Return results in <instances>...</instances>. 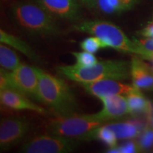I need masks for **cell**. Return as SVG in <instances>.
Listing matches in <instances>:
<instances>
[{"mask_svg":"<svg viewBox=\"0 0 153 153\" xmlns=\"http://www.w3.org/2000/svg\"><path fill=\"white\" fill-rule=\"evenodd\" d=\"M72 54L74 57L76 64L79 67H89L99 62L98 59L93 53L82 51L81 52H73Z\"/></svg>","mask_w":153,"mask_h":153,"instance_id":"cell-22","label":"cell"},{"mask_svg":"<svg viewBox=\"0 0 153 153\" xmlns=\"http://www.w3.org/2000/svg\"><path fill=\"white\" fill-rule=\"evenodd\" d=\"M148 122H149L148 124L153 128V108H152V107H151L150 111L148 112Z\"/></svg>","mask_w":153,"mask_h":153,"instance_id":"cell-27","label":"cell"},{"mask_svg":"<svg viewBox=\"0 0 153 153\" xmlns=\"http://www.w3.org/2000/svg\"><path fill=\"white\" fill-rule=\"evenodd\" d=\"M30 130L27 120L17 117H7L0 123V150H8L24 138Z\"/></svg>","mask_w":153,"mask_h":153,"instance_id":"cell-8","label":"cell"},{"mask_svg":"<svg viewBox=\"0 0 153 153\" xmlns=\"http://www.w3.org/2000/svg\"><path fill=\"white\" fill-rule=\"evenodd\" d=\"M0 102L2 106L11 110L29 111L40 114H46V109L36 104L24 94L13 89H0Z\"/></svg>","mask_w":153,"mask_h":153,"instance_id":"cell-10","label":"cell"},{"mask_svg":"<svg viewBox=\"0 0 153 153\" xmlns=\"http://www.w3.org/2000/svg\"><path fill=\"white\" fill-rule=\"evenodd\" d=\"M99 99L102 102V108L94 115L104 123L130 114L127 99L123 95L110 96Z\"/></svg>","mask_w":153,"mask_h":153,"instance_id":"cell-11","label":"cell"},{"mask_svg":"<svg viewBox=\"0 0 153 153\" xmlns=\"http://www.w3.org/2000/svg\"><path fill=\"white\" fill-rule=\"evenodd\" d=\"M117 140L114 132L105 123L86 134L81 140H99L111 148L118 145Z\"/></svg>","mask_w":153,"mask_h":153,"instance_id":"cell-17","label":"cell"},{"mask_svg":"<svg viewBox=\"0 0 153 153\" xmlns=\"http://www.w3.org/2000/svg\"><path fill=\"white\" fill-rule=\"evenodd\" d=\"M73 29L97 36L102 40L108 48L120 52L137 55L143 60H148L152 53L137 45L118 26L111 22L101 20L85 21L74 24Z\"/></svg>","mask_w":153,"mask_h":153,"instance_id":"cell-3","label":"cell"},{"mask_svg":"<svg viewBox=\"0 0 153 153\" xmlns=\"http://www.w3.org/2000/svg\"><path fill=\"white\" fill-rule=\"evenodd\" d=\"M79 140L49 133L36 135L24 143L21 152L25 153H68L75 150Z\"/></svg>","mask_w":153,"mask_h":153,"instance_id":"cell-7","label":"cell"},{"mask_svg":"<svg viewBox=\"0 0 153 153\" xmlns=\"http://www.w3.org/2000/svg\"><path fill=\"white\" fill-rule=\"evenodd\" d=\"M87 92L98 99L114 95H127L137 89L132 85L122 83L116 79H102L80 84Z\"/></svg>","mask_w":153,"mask_h":153,"instance_id":"cell-9","label":"cell"},{"mask_svg":"<svg viewBox=\"0 0 153 153\" xmlns=\"http://www.w3.org/2000/svg\"><path fill=\"white\" fill-rule=\"evenodd\" d=\"M148 60L150 61V62H151V66H152V68L153 69V53H151V55H150V57H149Z\"/></svg>","mask_w":153,"mask_h":153,"instance_id":"cell-28","label":"cell"},{"mask_svg":"<svg viewBox=\"0 0 153 153\" xmlns=\"http://www.w3.org/2000/svg\"><path fill=\"white\" fill-rule=\"evenodd\" d=\"M79 45L82 51H87L93 54H95L101 49L108 48L106 44L102 40L94 36H91L90 37L84 39L83 41L80 42Z\"/></svg>","mask_w":153,"mask_h":153,"instance_id":"cell-20","label":"cell"},{"mask_svg":"<svg viewBox=\"0 0 153 153\" xmlns=\"http://www.w3.org/2000/svg\"><path fill=\"white\" fill-rule=\"evenodd\" d=\"M11 15L19 27L30 34L50 36L60 33L55 17L38 2L14 3L11 6Z\"/></svg>","mask_w":153,"mask_h":153,"instance_id":"cell-4","label":"cell"},{"mask_svg":"<svg viewBox=\"0 0 153 153\" xmlns=\"http://www.w3.org/2000/svg\"><path fill=\"white\" fill-rule=\"evenodd\" d=\"M22 64L20 59L14 50L6 44L0 45V65L6 71L11 72Z\"/></svg>","mask_w":153,"mask_h":153,"instance_id":"cell-19","label":"cell"},{"mask_svg":"<svg viewBox=\"0 0 153 153\" xmlns=\"http://www.w3.org/2000/svg\"><path fill=\"white\" fill-rule=\"evenodd\" d=\"M106 125L114 132L118 140H133L138 137L143 128L137 122L107 123Z\"/></svg>","mask_w":153,"mask_h":153,"instance_id":"cell-16","label":"cell"},{"mask_svg":"<svg viewBox=\"0 0 153 153\" xmlns=\"http://www.w3.org/2000/svg\"><path fill=\"white\" fill-rule=\"evenodd\" d=\"M0 42L6 44L14 49H16L26 55L30 60L39 62L40 59L38 55L27 43L21 39L20 38L10 34L2 29L0 30Z\"/></svg>","mask_w":153,"mask_h":153,"instance_id":"cell-14","label":"cell"},{"mask_svg":"<svg viewBox=\"0 0 153 153\" xmlns=\"http://www.w3.org/2000/svg\"><path fill=\"white\" fill-rule=\"evenodd\" d=\"M133 40L137 45H138L145 51L153 52V38H133Z\"/></svg>","mask_w":153,"mask_h":153,"instance_id":"cell-24","label":"cell"},{"mask_svg":"<svg viewBox=\"0 0 153 153\" xmlns=\"http://www.w3.org/2000/svg\"><path fill=\"white\" fill-rule=\"evenodd\" d=\"M137 0H97L96 7L104 14H118L133 9Z\"/></svg>","mask_w":153,"mask_h":153,"instance_id":"cell-15","label":"cell"},{"mask_svg":"<svg viewBox=\"0 0 153 153\" xmlns=\"http://www.w3.org/2000/svg\"><path fill=\"white\" fill-rule=\"evenodd\" d=\"M57 70L67 79L79 84L107 79L123 81L131 77V62L105 60L89 67H79L75 64L61 65L57 67Z\"/></svg>","mask_w":153,"mask_h":153,"instance_id":"cell-2","label":"cell"},{"mask_svg":"<svg viewBox=\"0 0 153 153\" xmlns=\"http://www.w3.org/2000/svg\"><path fill=\"white\" fill-rule=\"evenodd\" d=\"M37 2L55 18L74 22L81 15L77 0H37Z\"/></svg>","mask_w":153,"mask_h":153,"instance_id":"cell-12","label":"cell"},{"mask_svg":"<svg viewBox=\"0 0 153 153\" xmlns=\"http://www.w3.org/2000/svg\"><path fill=\"white\" fill-rule=\"evenodd\" d=\"M36 69L38 76L39 102L51 108L56 116L76 114V97L65 81L37 67Z\"/></svg>","mask_w":153,"mask_h":153,"instance_id":"cell-1","label":"cell"},{"mask_svg":"<svg viewBox=\"0 0 153 153\" xmlns=\"http://www.w3.org/2000/svg\"><path fill=\"white\" fill-rule=\"evenodd\" d=\"M140 33L145 38H153V22L147 25L143 30L140 31Z\"/></svg>","mask_w":153,"mask_h":153,"instance_id":"cell-25","label":"cell"},{"mask_svg":"<svg viewBox=\"0 0 153 153\" xmlns=\"http://www.w3.org/2000/svg\"><path fill=\"white\" fill-rule=\"evenodd\" d=\"M105 124L95 116L74 114L69 116H56L50 118L46 129L51 134L81 140L86 134Z\"/></svg>","mask_w":153,"mask_h":153,"instance_id":"cell-5","label":"cell"},{"mask_svg":"<svg viewBox=\"0 0 153 153\" xmlns=\"http://www.w3.org/2000/svg\"><path fill=\"white\" fill-rule=\"evenodd\" d=\"M133 85L139 90H153V69L143 59L134 56L131 61Z\"/></svg>","mask_w":153,"mask_h":153,"instance_id":"cell-13","label":"cell"},{"mask_svg":"<svg viewBox=\"0 0 153 153\" xmlns=\"http://www.w3.org/2000/svg\"><path fill=\"white\" fill-rule=\"evenodd\" d=\"M140 152V149L137 141H128L120 145L108 148L106 152L110 153H134Z\"/></svg>","mask_w":153,"mask_h":153,"instance_id":"cell-23","label":"cell"},{"mask_svg":"<svg viewBox=\"0 0 153 153\" xmlns=\"http://www.w3.org/2000/svg\"><path fill=\"white\" fill-rule=\"evenodd\" d=\"M137 141L141 150H149L153 147V128L148 124L143 128Z\"/></svg>","mask_w":153,"mask_h":153,"instance_id":"cell-21","label":"cell"},{"mask_svg":"<svg viewBox=\"0 0 153 153\" xmlns=\"http://www.w3.org/2000/svg\"><path fill=\"white\" fill-rule=\"evenodd\" d=\"M80 2L85 5L86 7H89V8H93L96 7V1L97 0H79Z\"/></svg>","mask_w":153,"mask_h":153,"instance_id":"cell-26","label":"cell"},{"mask_svg":"<svg viewBox=\"0 0 153 153\" xmlns=\"http://www.w3.org/2000/svg\"><path fill=\"white\" fill-rule=\"evenodd\" d=\"M128 105L130 114L137 115L140 114H148L152 105L150 101L145 99L140 90L135 89V91L126 95Z\"/></svg>","mask_w":153,"mask_h":153,"instance_id":"cell-18","label":"cell"},{"mask_svg":"<svg viewBox=\"0 0 153 153\" xmlns=\"http://www.w3.org/2000/svg\"><path fill=\"white\" fill-rule=\"evenodd\" d=\"M0 89L9 88L24 94L30 99L39 101L38 76L36 67L21 64L11 72L1 68Z\"/></svg>","mask_w":153,"mask_h":153,"instance_id":"cell-6","label":"cell"}]
</instances>
